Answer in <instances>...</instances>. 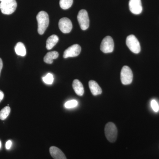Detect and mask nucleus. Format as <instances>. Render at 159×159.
Here are the masks:
<instances>
[{"instance_id":"f257e3e1","label":"nucleus","mask_w":159,"mask_h":159,"mask_svg":"<svg viewBox=\"0 0 159 159\" xmlns=\"http://www.w3.org/2000/svg\"><path fill=\"white\" fill-rule=\"evenodd\" d=\"M36 19L38 22V32L40 34H43L49 25L48 15L46 11H40L36 16Z\"/></svg>"},{"instance_id":"f03ea898","label":"nucleus","mask_w":159,"mask_h":159,"mask_svg":"<svg viewBox=\"0 0 159 159\" xmlns=\"http://www.w3.org/2000/svg\"><path fill=\"white\" fill-rule=\"evenodd\" d=\"M17 7L16 0H7L0 3V9L4 14L10 15L15 11Z\"/></svg>"},{"instance_id":"7ed1b4c3","label":"nucleus","mask_w":159,"mask_h":159,"mask_svg":"<svg viewBox=\"0 0 159 159\" xmlns=\"http://www.w3.org/2000/svg\"><path fill=\"white\" fill-rule=\"evenodd\" d=\"M105 134L107 139L111 142H115L116 140L118 130L116 125L113 122H108L105 125Z\"/></svg>"},{"instance_id":"20e7f679","label":"nucleus","mask_w":159,"mask_h":159,"mask_svg":"<svg viewBox=\"0 0 159 159\" xmlns=\"http://www.w3.org/2000/svg\"><path fill=\"white\" fill-rule=\"evenodd\" d=\"M126 45L129 50L134 54H139L141 51V46L136 37L131 34L127 36L126 39Z\"/></svg>"},{"instance_id":"39448f33","label":"nucleus","mask_w":159,"mask_h":159,"mask_svg":"<svg viewBox=\"0 0 159 159\" xmlns=\"http://www.w3.org/2000/svg\"><path fill=\"white\" fill-rule=\"evenodd\" d=\"M133 74L132 71L128 66H124L121 72V80L122 84L128 85L132 82Z\"/></svg>"},{"instance_id":"423d86ee","label":"nucleus","mask_w":159,"mask_h":159,"mask_svg":"<svg viewBox=\"0 0 159 159\" xmlns=\"http://www.w3.org/2000/svg\"><path fill=\"white\" fill-rule=\"evenodd\" d=\"M77 20L80 28L83 30H86L89 26V19L88 13L86 10L81 9L79 11L77 16Z\"/></svg>"},{"instance_id":"0eeeda50","label":"nucleus","mask_w":159,"mask_h":159,"mask_svg":"<svg viewBox=\"0 0 159 159\" xmlns=\"http://www.w3.org/2000/svg\"><path fill=\"white\" fill-rule=\"evenodd\" d=\"M114 49V43L112 37L107 36L104 38L100 45L101 51L104 53H111L113 51Z\"/></svg>"},{"instance_id":"6e6552de","label":"nucleus","mask_w":159,"mask_h":159,"mask_svg":"<svg viewBox=\"0 0 159 159\" xmlns=\"http://www.w3.org/2000/svg\"><path fill=\"white\" fill-rule=\"evenodd\" d=\"M81 48L78 44H74L69 47L64 52V58L77 57L81 52Z\"/></svg>"},{"instance_id":"1a4fd4ad","label":"nucleus","mask_w":159,"mask_h":159,"mask_svg":"<svg viewBox=\"0 0 159 159\" xmlns=\"http://www.w3.org/2000/svg\"><path fill=\"white\" fill-rule=\"evenodd\" d=\"M58 26L60 30L63 33H69L73 28L72 22L69 18L63 17L59 20Z\"/></svg>"},{"instance_id":"9d476101","label":"nucleus","mask_w":159,"mask_h":159,"mask_svg":"<svg viewBox=\"0 0 159 159\" xmlns=\"http://www.w3.org/2000/svg\"><path fill=\"white\" fill-rule=\"evenodd\" d=\"M129 5L132 13L135 15L142 13V6L141 0H129Z\"/></svg>"},{"instance_id":"9b49d317","label":"nucleus","mask_w":159,"mask_h":159,"mask_svg":"<svg viewBox=\"0 0 159 159\" xmlns=\"http://www.w3.org/2000/svg\"><path fill=\"white\" fill-rule=\"evenodd\" d=\"M50 152L51 157L54 159H66L64 153L55 146H51L50 148Z\"/></svg>"},{"instance_id":"f8f14e48","label":"nucleus","mask_w":159,"mask_h":159,"mask_svg":"<svg viewBox=\"0 0 159 159\" xmlns=\"http://www.w3.org/2000/svg\"><path fill=\"white\" fill-rule=\"evenodd\" d=\"M89 84L91 93L93 96H97L102 93V89L96 81L93 80H90Z\"/></svg>"},{"instance_id":"ddd939ff","label":"nucleus","mask_w":159,"mask_h":159,"mask_svg":"<svg viewBox=\"0 0 159 159\" xmlns=\"http://www.w3.org/2000/svg\"><path fill=\"white\" fill-rule=\"evenodd\" d=\"M73 89L78 96H82L84 93V88L81 82L77 79L74 80L73 82Z\"/></svg>"},{"instance_id":"4468645a","label":"nucleus","mask_w":159,"mask_h":159,"mask_svg":"<svg viewBox=\"0 0 159 159\" xmlns=\"http://www.w3.org/2000/svg\"><path fill=\"white\" fill-rule=\"evenodd\" d=\"M59 40V38L55 34L51 35L48 39L46 42V48L48 50H51Z\"/></svg>"},{"instance_id":"2eb2a0df","label":"nucleus","mask_w":159,"mask_h":159,"mask_svg":"<svg viewBox=\"0 0 159 159\" xmlns=\"http://www.w3.org/2000/svg\"><path fill=\"white\" fill-rule=\"evenodd\" d=\"M59 56L58 52L56 51L48 52L44 57V61L46 63L52 64L53 60L56 59Z\"/></svg>"},{"instance_id":"dca6fc26","label":"nucleus","mask_w":159,"mask_h":159,"mask_svg":"<svg viewBox=\"0 0 159 159\" xmlns=\"http://www.w3.org/2000/svg\"><path fill=\"white\" fill-rule=\"evenodd\" d=\"M15 51L18 55L21 56H25L26 50L25 47L23 43H18L15 47Z\"/></svg>"},{"instance_id":"f3484780","label":"nucleus","mask_w":159,"mask_h":159,"mask_svg":"<svg viewBox=\"0 0 159 159\" xmlns=\"http://www.w3.org/2000/svg\"><path fill=\"white\" fill-rule=\"evenodd\" d=\"M73 0H60L59 5L63 9H67L73 5Z\"/></svg>"},{"instance_id":"a211bd4d","label":"nucleus","mask_w":159,"mask_h":159,"mask_svg":"<svg viewBox=\"0 0 159 159\" xmlns=\"http://www.w3.org/2000/svg\"><path fill=\"white\" fill-rule=\"evenodd\" d=\"M11 111V109L9 106L5 107L0 111V119L5 120L8 117Z\"/></svg>"},{"instance_id":"6ab92c4d","label":"nucleus","mask_w":159,"mask_h":159,"mask_svg":"<svg viewBox=\"0 0 159 159\" xmlns=\"http://www.w3.org/2000/svg\"><path fill=\"white\" fill-rule=\"evenodd\" d=\"M43 80L47 84H51L54 81V77L52 74L48 73L43 77Z\"/></svg>"},{"instance_id":"aec40b11","label":"nucleus","mask_w":159,"mask_h":159,"mask_svg":"<svg viewBox=\"0 0 159 159\" xmlns=\"http://www.w3.org/2000/svg\"><path fill=\"white\" fill-rule=\"evenodd\" d=\"M78 105V102L76 100H71L67 101L65 104V106L67 108H74Z\"/></svg>"},{"instance_id":"412c9836","label":"nucleus","mask_w":159,"mask_h":159,"mask_svg":"<svg viewBox=\"0 0 159 159\" xmlns=\"http://www.w3.org/2000/svg\"><path fill=\"white\" fill-rule=\"evenodd\" d=\"M151 106L153 110L156 112L159 111V106L156 100L155 99L152 100L151 102Z\"/></svg>"},{"instance_id":"4be33fe9","label":"nucleus","mask_w":159,"mask_h":159,"mask_svg":"<svg viewBox=\"0 0 159 159\" xmlns=\"http://www.w3.org/2000/svg\"><path fill=\"white\" fill-rule=\"evenodd\" d=\"M11 145H12V143H11V141H10V140H9V141H8V142H7L6 144V149H10V148H11Z\"/></svg>"},{"instance_id":"5701e85b","label":"nucleus","mask_w":159,"mask_h":159,"mask_svg":"<svg viewBox=\"0 0 159 159\" xmlns=\"http://www.w3.org/2000/svg\"><path fill=\"white\" fill-rule=\"evenodd\" d=\"M4 93H3L2 91L0 90V102H1V101L2 100L3 98H4Z\"/></svg>"},{"instance_id":"b1692460","label":"nucleus","mask_w":159,"mask_h":159,"mask_svg":"<svg viewBox=\"0 0 159 159\" xmlns=\"http://www.w3.org/2000/svg\"><path fill=\"white\" fill-rule=\"evenodd\" d=\"M3 68V62L2 59L0 58V74H1V71Z\"/></svg>"},{"instance_id":"393cba45","label":"nucleus","mask_w":159,"mask_h":159,"mask_svg":"<svg viewBox=\"0 0 159 159\" xmlns=\"http://www.w3.org/2000/svg\"><path fill=\"white\" fill-rule=\"evenodd\" d=\"M7 1V0H0V2H4V1Z\"/></svg>"},{"instance_id":"a878e982","label":"nucleus","mask_w":159,"mask_h":159,"mask_svg":"<svg viewBox=\"0 0 159 159\" xmlns=\"http://www.w3.org/2000/svg\"><path fill=\"white\" fill-rule=\"evenodd\" d=\"M1 146H2V144H1V142L0 141V148H1Z\"/></svg>"}]
</instances>
